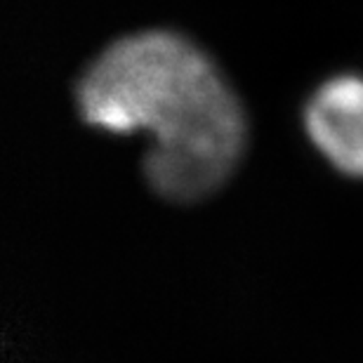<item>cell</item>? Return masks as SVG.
I'll list each match as a JSON object with an SVG mask.
<instances>
[{"instance_id": "1", "label": "cell", "mask_w": 363, "mask_h": 363, "mask_svg": "<svg viewBox=\"0 0 363 363\" xmlns=\"http://www.w3.org/2000/svg\"><path fill=\"white\" fill-rule=\"evenodd\" d=\"M78 111L113 135L147 130L144 175L168 201L191 203L217 191L245 149L248 123L213 60L170 31L111 43L78 81Z\"/></svg>"}, {"instance_id": "2", "label": "cell", "mask_w": 363, "mask_h": 363, "mask_svg": "<svg viewBox=\"0 0 363 363\" xmlns=\"http://www.w3.org/2000/svg\"><path fill=\"white\" fill-rule=\"evenodd\" d=\"M304 125L316 149L340 172L363 177V78L335 76L304 108Z\"/></svg>"}]
</instances>
